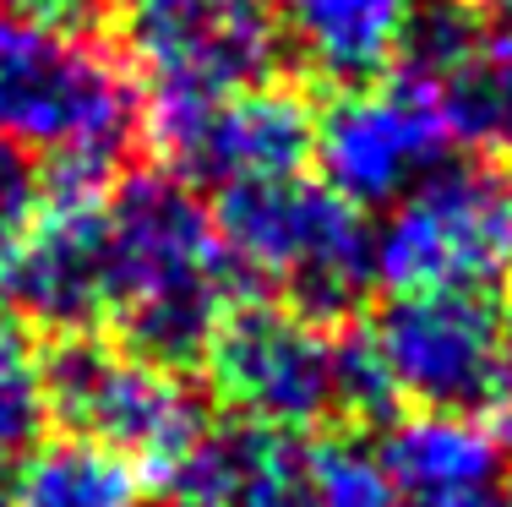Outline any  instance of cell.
I'll return each instance as SVG.
<instances>
[{
    "mask_svg": "<svg viewBox=\"0 0 512 507\" xmlns=\"http://www.w3.org/2000/svg\"><path fill=\"white\" fill-rule=\"evenodd\" d=\"M104 186L44 175V208L11 279V300L55 338L99 333L109 322V219Z\"/></svg>",
    "mask_w": 512,
    "mask_h": 507,
    "instance_id": "8fae6325",
    "label": "cell"
},
{
    "mask_svg": "<svg viewBox=\"0 0 512 507\" xmlns=\"http://www.w3.org/2000/svg\"><path fill=\"white\" fill-rule=\"evenodd\" d=\"M120 50L148 88V115L229 99L273 77V0H120ZM142 115V120H148Z\"/></svg>",
    "mask_w": 512,
    "mask_h": 507,
    "instance_id": "52a82bcc",
    "label": "cell"
},
{
    "mask_svg": "<svg viewBox=\"0 0 512 507\" xmlns=\"http://www.w3.org/2000/svg\"><path fill=\"white\" fill-rule=\"evenodd\" d=\"M109 219V322L120 344L186 366L202 360L218 317L229 311L224 240L202 197L169 169H142L104 202Z\"/></svg>",
    "mask_w": 512,
    "mask_h": 507,
    "instance_id": "6da1fadb",
    "label": "cell"
},
{
    "mask_svg": "<svg viewBox=\"0 0 512 507\" xmlns=\"http://www.w3.org/2000/svg\"><path fill=\"white\" fill-rule=\"evenodd\" d=\"M50 415L71 426L77 442L126 458L142 480H164L207 431L202 398L180 377V366L142 355L131 344H109L99 333L60 338L44 360Z\"/></svg>",
    "mask_w": 512,
    "mask_h": 507,
    "instance_id": "5b68a950",
    "label": "cell"
},
{
    "mask_svg": "<svg viewBox=\"0 0 512 507\" xmlns=\"http://www.w3.org/2000/svg\"><path fill=\"white\" fill-rule=\"evenodd\" d=\"M387 393L442 415H496L512 393V306L496 289H398L371 328Z\"/></svg>",
    "mask_w": 512,
    "mask_h": 507,
    "instance_id": "8992f818",
    "label": "cell"
},
{
    "mask_svg": "<svg viewBox=\"0 0 512 507\" xmlns=\"http://www.w3.org/2000/svg\"><path fill=\"white\" fill-rule=\"evenodd\" d=\"M229 268L284 295L316 322L344 317L376 284V235L360 208L306 175L229 186L213 208Z\"/></svg>",
    "mask_w": 512,
    "mask_h": 507,
    "instance_id": "277c9868",
    "label": "cell"
},
{
    "mask_svg": "<svg viewBox=\"0 0 512 507\" xmlns=\"http://www.w3.org/2000/svg\"><path fill=\"white\" fill-rule=\"evenodd\" d=\"M44 420H50L44 360L17 322L0 317V486H6V475L33 453Z\"/></svg>",
    "mask_w": 512,
    "mask_h": 507,
    "instance_id": "e0dca14e",
    "label": "cell"
},
{
    "mask_svg": "<svg viewBox=\"0 0 512 507\" xmlns=\"http://www.w3.org/2000/svg\"><path fill=\"white\" fill-rule=\"evenodd\" d=\"M447 142L453 131H447L442 104L409 77H376L344 88L316 120L322 186L360 213L393 208L431 169H442Z\"/></svg>",
    "mask_w": 512,
    "mask_h": 507,
    "instance_id": "9c48e42d",
    "label": "cell"
},
{
    "mask_svg": "<svg viewBox=\"0 0 512 507\" xmlns=\"http://www.w3.org/2000/svg\"><path fill=\"white\" fill-rule=\"evenodd\" d=\"M496 420H502V431H507V437H512V393L502 398V409H496Z\"/></svg>",
    "mask_w": 512,
    "mask_h": 507,
    "instance_id": "7402d4cb",
    "label": "cell"
},
{
    "mask_svg": "<svg viewBox=\"0 0 512 507\" xmlns=\"http://www.w3.org/2000/svg\"><path fill=\"white\" fill-rule=\"evenodd\" d=\"M502 507H512V480H507V486H502Z\"/></svg>",
    "mask_w": 512,
    "mask_h": 507,
    "instance_id": "603a6c76",
    "label": "cell"
},
{
    "mask_svg": "<svg viewBox=\"0 0 512 507\" xmlns=\"http://www.w3.org/2000/svg\"><path fill=\"white\" fill-rule=\"evenodd\" d=\"M207 388L235 409V420L306 437L333 420H376L393 393L365 338H338L278 300H246L218 317L202 349Z\"/></svg>",
    "mask_w": 512,
    "mask_h": 507,
    "instance_id": "3957f363",
    "label": "cell"
},
{
    "mask_svg": "<svg viewBox=\"0 0 512 507\" xmlns=\"http://www.w3.org/2000/svg\"><path fill=\"white\" fill-rule=\"evenodd\" d=\"M148 126L164 142L169 164L218 191L289 180L316 153V115L306 93L273 77L197 110L148 115Z\"/></svg>",
    "mask_w": 512,
    "mask_h": 507,
    "instance_id": "30bf717a",
    "label": "cell"
},
{
    "mask_svg": "<svg viewBox=\"0 0 512 507\" xmlns=\"http://www.w3.org/2000/svg\"><path fill=\"white\" fill-rule=\"evenodd\" d=\"M420 0H273L278 39L327 82H376L393 71Z\"/></svg>",
    "mask_w": 512,
    "mask_h": 507,
    "instance_id": "4fadbf2b",
    "label": "cell"
},
{
    "mask_svg": "<svg viewBox=\"0 0 512 507\" xmlns=\"http://www.w3.org/2000/svg\"><path fill=\"white\" fill-rule=\"evenodd\" d=\"M0 507H148V480L93 442L33 448L0 486Z\"/></svg>",
    "mask_w": 512,
    "mask_h": 507,
    "instance_id": "9a60e30c",
    "label": "cell"
},
{
    "mask_svg": "<svg viewBox=\"0 0 512 507\" xmlns=\"http://www.w3.org/2000/svg\"><path fill=\"white\" fill-rule=\"evenodd\" d=\"M169 507H316V442L267 426H207L158 480Z\"/></svg>",
    "mask_w": 512,
    "mask_h": 507,
    "instance_id": "7c38bea8",
    "label": "cell"
},
{
    "mask_svg": "<svg viewBox=\"0 0 512 507\" xmlns=\"http://www.w3.org/2000/svg\"><path fill=\"white\" fill-rule=\"evenodd\" d=\"M425 93L442 104L453 137L512 159V28L491 22L485 39Z\"/></svg>",
    "mask_w": 512,
    "mask_h": 507,
    "instance_id": "2e32d148",
    "label": "cell"
},
{
    "mask_svg": "<svg viewBox=\"0 0 512 507\" xmlns=\"http://www.w3.org/2000/svg\"><path fill=\"white\" fill-rule=\"evenodd\" d=\"M142 137V99L109 50L0 0V142L50 180L104 186Z\"/></svg>",
    "mask_w": 512,
    "mask_h": 507,
    "instance_id": "7a4b0ae2",
    "label": "cell"
},
{
    "mask_svg": "<svg viewBox=\"0 0 512 507\" xmlns=\"http://www.w3.org/2000/svg\"><path fill=\"white\" fill-rule=\"evenodd\" d=\"M376 464L387 469L393 491L409 507H436V502H453V497L491 491L502 480V442L474 415L420 409V415L398 420L387 431Z\"/></svg>",
    "mask_w": 512,
    "mask_h": 507,
    "instance_id": "5bb4252c",
    "label": "cell"
},
{
    "mask_svg": "<svg viewBox=\"0 0 512 507\" xmlns=\"http://www.w3.org/2000/svg\"><path fill=\"white\" fill-rule=\"evenodd\" d=\"M44 208V175L22 153H0V295H11L17 262L28 251V235Z\"/></svg>",
    "mask_w": 512,
    "mask_h": 507,
    "instance_id": "d6986e66",
    "label": "cell"
},
{
    "mask_svg": "<svg viewBox=\"0 0 512 507\" xmlns=\"http://www.w3.org/2000/svg\"><path fill=\"white\" fill-rule=\"evenodd\" d=\"M316 507H409L376 453L355 442H316Z\"/></svg>",
    "mask_w": 512,
    "mask_h": 507,
    "instance_id": "ac0fdd59",
    "label": "cell"
},
{
    "mask_svg": "<svg viewBox=\"0 0 512 507\" xmlns=\"http://www.w3.org/2000/svg\"><path fill=\"white\" fill-rule=\"evenodd\" d=\"M6 6L28 11V17H44V22H60V28H71V22L93 17V11H104L109 0H6Z\"/></svg>",
    "mask_w": 512,
    "mask_h": 507,
    "instance_id": "ffe728a7",
    "label": "cell"
},
{
    "mask_svg": "<svg viewBox=\"0 0 512 507\" xmlns=\"http://www.w3.org/2000/svg\"><path fill=\"white\" fill-rule=\"evenodd\" d=\"M474 6H480L491 22H502V28H512V0H474Z\"/></svg>",
    "mask_w": 512,
    "mask_h": 507,
    "instance_id": "44dd1931",
    "label": "cell"
},
{
    "mask_svg": "<svg viewBox=\"0 0 512 507\" xmlns=\"http://www.w3.org/2000/svg\"><path fill=\"white\" fill-rule=\"evenodd\" d=\"M512 273V186L485 164H442L387 208L376 279L387 289H502Z\"/></svg>",
    "mask_w": 512,
    "mask_h": 507,
    "instance_id": "ba28073f",
    "label": "cell"
}]
</instances>
